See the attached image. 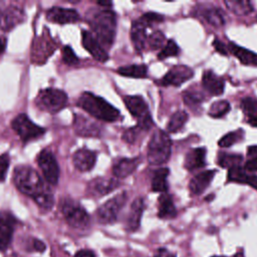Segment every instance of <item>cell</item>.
Wrapping results in <instances>:
<instances>
[{"label": "cell", "mask_w": 257, "mask_h": 257, "mask_svg": "<svg viewBox=\"0 0 257 257\" xmlns=\"http://www.w3.org/2000/svg\"><path fill=\"white\" fill-rule=\"evenodd\" d=\"M13 183L22 194L30 197L44 211H48L54 204L53 194L44 186L39 174L31 167L20 165L13 172Z\"/></svg>", "instance_id": "obj_1"}, {"label": "cell", "mask_w": 257, "mask_h": 257, "mask_svg": "<svg viewBox=\"0 0 257 257\" xmlns=\"http://www.w3.org/2000/svg\"><path fill=\"white\" fill-rule=\"evenodd\" d=\"M76 105L98 120L113 122L119 117V110L113 107L105 99L91 92H82Z\"/></svg>", "instance_id": "obj_2"}, {"label": "cell", "mask_w": 257, "mask_h": 257, "mask_svg": "<svg viewBox=\"0 0 257 257\" xmlns=\"http://www.w3.org/2000/svg\"><path fill=\"white\" fill-rule=\"evenodd\" d=\"M89 25L99 43L106 47H109L113 43L116 29L114 12L107 9L96 12L91 17Z\"/></svg>", "instance_id": "obj_3"}, {"label": "cell", "mask_w": 257, "mask_h": 257, "mask_svg": "<svg viewBox=\"0 0 257 257\" xmlns=\"http://www.w3.org/2000/svg\"><path fill=\"white\" fill-rule=\"evenodd\" d=\"M172 141L165 131L157 130L148 146V161L153 166L165 164L171 156Z\"/></svg>", "instance_id": "obj_4"}, {"label": "cell", "mask_w": 257, "mask_h": 257, "mask_svg": "<svg viewBox=\"0 0 257 257\" xmlns=\"http://www.w3.org/2000/svg\"><path fill=\"white\" fill-rule=\"evenodd\" d=\"M60 211L67 224L74 229H85L90 223L89 215L84 208L70 198H64L61 201Z\"/></svg>", "instance_id": "obj_5"}, {"label": "cell", "mask_w": 257, "mask_h": 257, "mask_svg": "<svg viewBox=\"0 0 257 257\" xmlns=\"http://www.w3.org/2000/svg\"><path fill=\"white\" fill-rule=\"evenodd\" d=\"M35 102L40 109L49 113H56L66 105L67 95L60 89L49 87L39 91Z\"/></svg>", "instance_id": "obj_6"}, {"label": "cell", "mask_w": 257, "mask_h": 257, "mask_svg": "<svg viewBox=\"0 0 257 257\" xmlns=\"http://www.w3.org/2000/svg\"><path fill=\"white\" fill-rule=\"evenodd\" d=\"M123 101L131 114L138 119L139 127L148 131L153 126L154 122L148 104L141 95H126L123 97Z\"/></svg>", "instance_id": "obj_7"}, {"label": "cell", "mask_w": 257, "mask_h": 257, "mask_svg": "<svg viewBox=\"0 0 257 257\" xmlns=\"http://www.w3.org/2000/svg\"><path fill=\"white\" fill-rule=\"evenodd\" d=\"M127 200V195L125 192H121L118 195L112 197L105 203H103L96 210L97 221L101 224H111L113 223L121 211L122 207L125 205Z\"/></svg>", "instance_id": "obj_8"}, {"label": "cell", "mask_w": 257, "mask_h": 257, "mask_svg": "<svg viewBox=\"0 0 257 257\" xmlns=\"http://www.w3.org/2000/svg\"><path fill=\"white\" fill-rule=\"evenodd\" d=\"M11 126L24 143L38 139L45 133V128L32 122L25 113L18 114L12 120Z\"/></svg>", "instance_id": "obj_9"}, {"label": "cell", "mask_w": 257, "mask_h": 257, "mask_svg": "<svg viewBox=\"0 0 257 257\" xmlns=\"http://www.w3.org/2000/svg\"><path fill=\"white\" fill-rule=\"evenodd\" d=\"M56 44L50 37L48 32H43L39 37H36L32 44L31 60L36 64H42L54 52Z\"/></svg>", "instance_id": "obj_10"}, {"label": "cell", "mask_w": 257, "mask_h": 257, "mask_svg": "<svg viewBox=\"0 0 257 257\" xmlns=\"http://www.w3.org/2000/svg\"><path fill=\"white\" fill-rule=\"evenodd\" d=\"M37 164L46 182L56 185L59 179V167L54 155L47 149L42 150L37 156Z\"/></svg>", "instance_id": "obj_11"}, {"label": "cell", "mask_w": 257, "mask_h": 257, "mask_svg": "<svg viewBox=\"0 0 257 257\" xmlns=\"http://www.w3.org/2000/svg\"><path fill=\"white\" fill-rule=\"evenodd\" d=\"M194 76V71L186 65L173 66L159 81L164 86H180Z\"/></svg>", "instance_id": "obj_12"}, {"label": "cell", "mask_w": 257, "mask_h": 257, "mask_svg": "<svg viewBox=\"0 0 257 257\" xmlns=\"http://www.w3.org/2000/svg\"><path fill=\"white\" fill-rule=\"evenodd\" d=\"M16 220L8 212H0V251H5L13 237Z\"/></svg>", "instance_id": "obj_13"}, {"label": "cell", "mask_w": 257, "mask_h": 257, "mask_svg": "<svg viewBox=\"0 0 257 257\" xmlns=\"http://www.w3.org/2000/svg\"><path fill=\"white\" fill-rule=\"evenodd\" d=\"M119 186L116 178H103L97 177L88 183L87 191L90 195L95 197H102Z\"/></svg>", "instance_id": "obj_14"}, {"label": "cell", "mask_w": 257, "mask_h": 257, "mask_svg": "<svg viewBox=\"0 0 257 257\" xmlns=\"http://www.w3.org/2000/svg\"><path fill=\"white\" fill-rule=\"evenodd\" d=\"M81 42L83 47L90 53V55L99 62H105L108 59V54L102 48L98 40L89 31H81Z\"/></svg>", "instance_id": "obj_15"}, {"label": "cell", "mask_w": 257, "mask_h": 257, "mask_svg": "<svg viewBox=\"0 0 257 257\" xmlns=\"http://www.w3.org/2000/svg\"><path fill=\"white\" fill-rule=\"evenodd\" d=\"M24 17L25 15L21 8L9 6L2 13H0V29L9 31L16 25L20 24L24 20Z\"/></svg>", "instance_id": "obj_16"}, {"label": "cell", "mask_w": 257, "mask_h": 257, "mask_svg": "<svg viewBox=\"0 0 257 257\" xmlns=\"http://www.w3.org/2000/svg\"><path fill=\"white\" fill-rule=\"evenodd\" d=\"M47 20L57 24L73 23L79 20V14L74 9H67L63 7H52L46 12Z\"/></svg>", "instance_id": "obj_17"}, {"label": "cell", "mask_w": 257, "mask_h": 257, "mask_svg": "<svg viewBox=\"0 0 257 257\" xmlns=\"http://www.w3.org/2000/svg\"><path fill=\"white\" fill-rule=\"evenodd\" d=\"M96 162V154L93 151L82 148L77 150L72 156L73 166L80 172L90 171Z\"/></svg>", "instance_id": "obj_18"}, {"label": "cell", "mask_w": 257, "mask_h": 257, "mask_svg": "<svg viewBox=\"0 0 257 257\" xmlns=\"http://www.w3.org/2000/svg\"><path fill=\"white\" fill-rule=\"evenodd\" d=\"M73 127L75 134L81 137L97 138L100 136V127L88 118L79 114H74Z\"/></svg>", "instance_id": "obj_19"}, {"label": "cell", "mask_w": 257, "mask_h": 257, "mask_svg": "<svg viewBox=\"0 0 257 257\" xmlns=\"http://www.w3.org/2000/svg\"><path fill=\"white\" fill-rule=\"evenodd\" d=\"M145 210V200L142 197L137 198L131 205L126 218L125 229L128 232H135L140 228L142 216Z\"/></svg>", "instance_id": "obj_20"}, {"label": "cell", "mask_w": 257, "mask_h": 257, "mask_svg": "<svg viewBox=\"0 0 257 257\" xmlns=\"http://www.w3.org/2000/svg\"><path fill=\"white\" fill-rule=\"evenodd\" d=\"M215 173V170H206L196 175L193 179H191L189 183L190 193L195 196L202 194L211 184Z\"/></svg>", "instance_id": "obj_21"}, {"label": "cell", "mask_w": 257, "mask_h": 257, "mask_svg": "<svg viewBox=\"0 0 257 257\" xmlns=\"http://www.w3.org/2000/svg\"><path fill=\"white\" fill-rule=\"evenodd\" d=\"M198 15L208 24L214 27H222L225 25V16L221 9L211 5L201 6L198 9Z\"/></svg>", "instance_id": "obj_22"}, {"label": "cell", "mask_w": 257, "mask_h": 257, "mask_svg": "<svg viewBox=\"0 0 257 257\" xmlns=\"http://www.w3.org/2000/svg\"><path fill=\"white\" fill-rule=\"evenodd\" d=\"M202 84L204 88L213 95H220L224 92L225 80L212 70H205L202 76Z\"/></svg>", "instance_id": "obj_23"}, {"label": "cell", "mask_w": 257, "mask_h": 257, "mask_svg": "<svg viewBox=\"0 0 257 257\" xmlns=\"http://www.w3.org/2000/svg\"><path fill=\"white\" fill-rule=\"evenodd\" d=\"M140 164L139 158H122L117 160L112 166V174L116 179H123L133 174Z\"/></svg>", "instance_id": "obj_24"}, {"label": "cell", "mask_w": 257, "mask_h": 257, "mask_svg": "<svg viewBox=\"0 0 257 257\" xmlns=\"http://www.w3.org/2000/svg\"><path fill=\"white\" fill-rule=\"evenodd\" d=\"M148 26L141 20V18L135 20L132 23V29H131V38L132 42L136 48V50L141 53L146 46V42L148 40L146 29Z\"/></svg>", "instance_id": "obj_25"}, {"label": "cell", "mask_w": 257, "mask_h": 257, "mask_svg": "<svg viewBox=\"0 0 257 257\" xmlns=\"http://www.w3.org/2000/svg\"><path fill=\"white\" fill-rule=\"evenodd\" d=\"M206 165V149L196 148L190 150L185 158V168L189 172L201 169Z\"/></svg>", "instance_id": "obj_26"}, {"label": "cell", "mask_w": 257, "mask_h": 257, "mask_svg": "<svg viewBox=\"0 0 257 257\" xmlns=\"http://www.w3.org/2000/svg\"><path fill=\"white\" fill-rule=\"evenodd\" d=\"M177 216V209L174 205L172 196L162 193L158 199V217L161 219H173Z\"/></svg>", "instance_id": "obj_27"}, {"label": "cell", "mask_w": 257, "mask_h": 257, "mask_svg": "<svg viewBox=\"0 0 257 257\" xmlns=\"http://www.w3.org/2000/svg\"><path fill=\"white\" fill-rule=\"evenodd\" d=\"M228 50L233 53L237 59L244 65H254L257 66V53L250 51L244 47H241L233 42H229Z\"/></svg>", "instance_id": "obj_28"}, {"label": "cell", "mask_w": 257, "mask_h": 257, "mask_svg": "<svg viewBox=\"0 0 257 257\" xmlns=\"http://www.w3.org/2000/svg\"><path fill=\"white\" fill-rule=\"evenodd\" d=\"M170 174L168 168L158 169L153 176L152 179V190L158 193H167L168 191V183L167 178Z\"/></svg>", "instance_id": "obj_29"}, {"label": "cell", "mask_w": 257, "mask_h": 257, "mask_svg": "<svg viewBox=\"0 0 257 257\" xmlns=\"http://www.w3.org/2000/svg\"><path fill=\"white\" fill-rule=\"evenodd\" d=\"M116 72L122 76L134 78H145L148 75V68L145 64H132L117 68Z\"/></svg>", "instance_id": "obj_30"}, {"label": "cell", "mask_w": 257, "mask_h": 257, "mask_svg": "<svg viewBox=\"0 0 257 257\" xmlns=\"http://www.w3.org/2000/svg\"><path fill=\"white\" fill-rule=\"evenodd\" d=\"M188 113L184 110H178L176 112H174L172 114V116L170 117V120L167 124V131L169 133H177L179 132L184 124L187 122L188 120Z\"/></svg>", "instance_id": "obj_31"}, {"label": "cell", "mask_w": 257, "mask_h": 257, "mask_svg": "<svg viewBox=\"0 0 257 257\" xmlns=\"http://www.w3.org/2000/svg\"><path fill=\"white\" fill-rule=\"evenodd\" d=\"M242 160H243V157L239 154H227V153L221 152L218 155L217 163L222 168L230 169L233 167L240 166L242 163Z\"/></svg>", "instance_id": "obj_32"}, {"label": "cell", "mask_w": 257, "mask_h": 257, "mask_svg": "<svg viewBox=\"0 0 257 257\" xmlns=\"http://www.w3.org/2000/svg\"><path fill=\"white\" fill-rule=\"evenodd\" d=\"M225 5L230 11H232L237 15H247L253 11V6L248 1H236V0L228 1L227 0L225 1Z\"/></svg>", "instance_id": "obj_33"}, {"label": "cell", "mask_w": 257, "mask_h": 257, "mask_svg": "<svg viewBox=\"0 0 257 257\" xmlns=\"http://www.w3.org/2000/svg\"><path fill=\"white\" fill-rule=\"evenodd\" d=\"M183 100L184 102L191 108L200 105L204 100V95L202 92L198 90L188 89L183 92Z\"/></svg>", "instance_id": "obj_34"}, {"label": "cell", "mask_w": 257, "mask_h": 257, "mask_svg": "<svg viewBox=\"0 0 257 257\" xmlns=\"http://www.w3.org/2000/svg\"><path fill=\"white\" fill-rule=\"evenodd\" d=\"M230 110V103L227 100H218L211 104L209 109V115L212 117H221Z\"/></svg>", "instance_id": "obj_35"}, {"label": "cell", "mask_w": 257, "mask_h": 257, "mask_svg": "<svg viewBox=\"0 0 257 257\" xmlns=\"http://www.w3.org/2000/svg\"><path fill=\"white\" fill-rule=\"evenodd\" d=\"M179 53H180V48L178 44L173 39H170L168 40L166 45L163 47V49L159 52L158 58L160 60H163L171 56H177Z\"/></svg>", "instance_id": "obj_36"}, {"label": "cell", "mask_w": 257, "mask_h": 257, "mask_svg": "<svg viewBox=\"0 0 257 257\" xmlns=\"http://www.w3.org/2000/svg\"><path fill=\"white\" fill-rule=\"evenodd\" d=\"M242 135H243V131H241V130H238L235 132H230V133L224 135L219 140L218 145L221 148L231 147L232 145H234L235 143H237L238 141H240L242 139Z\"/></svg>", "instance_id": "obj_37"}, {"label": "cell", "mask_w": 257, "mask_h": 257, "mask_svg": "<svg viewBox=\"0 0 257 257\" xmlns=\"http://www.w3.org/2000/svg\"><path fill=\"white\" fill-rule=\"evenodd\" d=\"M248 176L249 175H247L246 172L240 166L230 168L228 171V181L229 182L246 184Z\"/></svg>", "instance_id": "obj_38"}, {"label": "cell", "mask_w": 257, "mask_h": 257, "mask_svg": "<svg viewBox=\"0 0 257 257\" xmlns=\"http://www.w3.org/2000/svg\"><path fill=\"white\" fill-rule=\"evenodd\" d=\"M241 108L249 117L257 113V99L251 96H246L241 99Z\"/></svg>", "instance_id": "obj_39"}, {"label": "cell", "mask_w": 257, "mask_h": 257, "mask_svg": "<svg viewBox=\"0 0 257 257\" xmlns=\"http://www.w3.org/2000/svg\"><path fill=\"white\" fill-rule=\"evenodd\" d=\"M165 40H166V37H165V34L160 31V30H157V31H154L149 37H148V44L150 46L151 49L153 50H157V49H160L164 43H165Z\"/></svg>", "instance_id": "obj_40"}, {"label": "cell", "mask_w": 257, "mask_h": 257, "mask_svg": "<svg viewBox=\"0 0 257 257\" xmlns=\"http://www.w3.org/2000/svg\"><path fill=\"white\" fill-rule=\"evenodd\" d=\"M62 59L67 65H77L79 60L75 53L73 52L72 48L68 45L63 46L62 48Z\"/></svg>", "instance_id": "obj_41"}, {"label": "cell", "mask_w": 257, "mask_h": 257, "mask_svg": "<svg viewBox=\"0 0 257 257\" xmlns=\"http://www.w3.org/2000/svg\"><path fill=\"white\" fill-rule=\"evenodd\" d=\"M143 132V130L141 127H139L138 125L136 126H133V127H130L127 128L126 131L123 132L122 134V140L128 144H134L138 137L140 136V134Z\"/></svg>", "instance_id": "obj_42"}, {"label": "cell", "mask_w": 257, "mask_h": 257, "mask_svg": "<svg viewBox=\"0 0 257 257\" xmlns=\"http://www.w3.org/2000/svg\"><path fill=\"white\" fill-rule=\"evenodd\" d=\"M141 20L149 27L151 26L153 23H158V22H162L164 20V16L156 13V12H147L145 13L142 17Z\"/></svg>", "instance_id": "obj_43"}, {"label": "cell", "mask_w": 257, "mask_h": 257, "mask_svg": "<svg viewBox=\"0 0 257 257\" xmlns=\"http://www.w3.org/2000/svg\"><path fill=\"white\" fill-rule=\"evenodd\" d=\"M9 167V157L7 154L0 155V182L5 180Z\"/></svg>", "instance_id": "obj_44"}, {"label": "cell", "mask_w": 257, "mask_h": 257, "mask_svg": "<svg viewBox=\"0 0 257 257\" xmlns=\"http://www.w3.org/2000/svg\"><path fill=\"white\" fill-rule=\"evenodd\" d=\"M28 245H29V250H31V251L43 252L46 249L45 244L42 241H40L39 239H36V238L31 239V241Z\"/></svg>", "instance_id": "obj_45"}, {"label": "cell", "mask_w": 257, "mask_h": 257, "mask_svg": "<svg viewBox=\"0 0 257 257\" xmlns=\"http://www.w3.org/2000/svg\"><path fill=\"white\" fill-rule=\"evenodd\" d=\"M213 46L215 48V50L222 54V55H228V47L225 45V43H223L220 39L218 38H214L213 40Z\"/></svg>", "instance_id": "obj_46"}, {"label": "cell", "mask_w": 257, "mask_h": 257, "mask_svg": "<svg viewBox=\"0 0 257 257\" xmlns=\"http://www.w3.org/2000/svg\"><path fill=\"white\" fill-rule=\"evenodd\" d=\"M244 169L249 172H256L257 171V157L251 158L250 160H248L244 165Z\"/></svg>", "instance_id": "obj_47"}, {"label": "cell", "mask_w": 257, "mask_h": 257, "mask_svg": "<svg viewBox=\"0 0 257 257\" xmlns=\"http://www.w3.org/2000/svg\"><path fill=\"white\" fill-rule=\"evenodd\" d=\"M73 257H96V255L92 250L81 249V250H78Z\"/></svg>", "instance_id": "obj_48"}, {"label": "cell", "mask_w": 257, "mask_h": 257, "mask_svg": "<svg viewBox=\"0 0 257 257\" xmlns=\"http://www.w3.org/2000/svg\"><path fill=\"white\" fill-rule=\"evenodd\" d=\"M154 257H177V256L165 248H160L156 251Z\"/></svg>", "instance_id": "obj_49"}, {"label": "cell", "mask_w": 257, "mask_h": 257, "mask_svg": "<svg viewBox=\"0 0 257 257\" xmlns=\"http://www.w3.org/2000/svg\"><path fill=\"white\" fill-rule=\"evenodd\" d=\"M247 156L251 158L257 157V145H253L247 148Z\"/></svg>", "instance_id": "obj_50"}, {"label": "cell", "mask_w": 257, "mask_h": 257, "mask_svg": "<svg viewBox=\"0 0 257 257\" xmlns=\"http://www.w3.org/2000/svg\"><path fill=\"white\" fill-rule=\"evenodd\" d=\"M246 184L253 187L255 190H257V176H248Z\"/></svg>", "instance_id": "obj_51"}, {"label": "cell", "mask_w": 257, "mask_h": 257, "mask_svg": "<svg viewBox=\"0 0 257 257\" xmlns=\"http://www.w3.org/2000/svg\"><path fill=\"white\" fill-rule=\"evenodd\" d=\"M248 123L254 127H257V113L248 118Z\"/></svg>", "instance_id": "obj_52"}, {"label": "cell", "mask_w": 257, "mask_h": 257, "mask_svg": "<svg viewBox=\"0 0 257 257\" xmlns=\"http://www.w3.org/2000/svg\"><path fill=\"white\" fill-rule=\"evenodd\" d=\"M5 47H6V40L0 38V54H2L4 52Z\"/></svg>", "instance_id": "obj_53"}, {"label": "cell", "mask_w": 257, "mask_h": 257, "mask_svg": "<svg viewBox=\"0 0 257 257\" xmlns=\"http://www.w3.org/2000/svg\"><path fill=\"white\" fill-rule=\"evenodd\" d=\"M97 4H98V5H100V6H106V7H108V6H111V5H112V4H111V2H102V1L97 2Z\"/></svg>", "instance_id": "obj_54"}, {"label": "cell", "mask_w": 257, "mask_h": 257, "mask_svg": "<svg viewBox=\"0 0 257 257\" xmlns=\"http://www.w3.org/2000/svg\"><path fill=\"white\" fill-rule=\"evenodd\" d=\"M212 257H225V256H217V255H215V256H212Z\"/></svg>", "instance_id": "obj_55"}]
</instances>
